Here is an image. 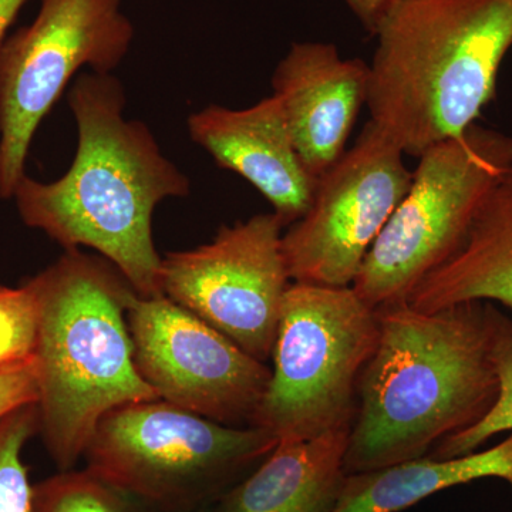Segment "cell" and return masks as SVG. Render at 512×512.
Masks as SVG:
<instances>
[{
  "label": "cell",
  "mask_w": 512,
  "mask_h": 512,
  "mask_svg": "<svg viewBox=\"0 0 512 512\" xmlns=\"http://www.w3.org/2000/svg\"><path fill=\"white\" fill-rule=\"evenodd\" d=\"M373 37L370 120L419 158L494 100L512 49V0H392Z\"/></svg>",
  "instance_id": "3"
},
{
  "label": "cell",
  "mask_w": 512,
  "mask_h": 512,
  "mask_svg": "<svg viewBox=\"0 0 512 512\" xmlns=\"http://www.w3.org/2000/svg\"><path fill=\"white\" fill-rule=\"evenodd\" d=\"M25 3L26 0H0V46H2L6 30L12 25Z\"/></svg>",
  "instance_id": "23"
},
{
  "label": "cell",
  "mask_w": 512,
  "mask_h": 512,
  "mask_svg": "<svg viewBox=\"0 0 512 512\" xmlns=\"http://www.w3.org/2000/svg\"><path fill=\"white\" fill-rule=\"evenodd\" d=\"M343 2L348 5L350 12L356 16L363 29L370 36H375L377 26L392 0H343Z\"/></svg>",
  "instance_id": "22"
},
{
  "label": "cell",
  "mask_w": 512,
  "mask_h": 512,
  "mask_svg": "<svg viewBox=\"0 0 512 512\" xmlns=\"http://www.w3.org/2000/svg\"><path fill=\"white\" fill-rule=\"evenodd\" d=\"M284 228L274 212L258 214L222 227L210 244L167 252L161 292L265 363L292 284L282 254Z\"/></svg>",
  "instance_id": "10"
},
{
  "label": "cell",
  "mask_w": 512,
  "mask_h": 512,
  "mask_svg": "<svg viewBox=\"0 0 512 512\" xmlns=\"http://www.w3.org/2000/svg\"><path fill=\"white\" fill-rule=\"evenodd\" d=\"M350 429L281 441L254 473L221 495L215 512H333L348 473Z\"/></svg>",
  "instance_id": "15"
},
{
  "label": "cell",
  "mask_w": 512,
  "mask_h": 512,
  "mask_svg": "<svg viewBox=\"0 0 512 512\" xmlns=\"http://www.w3.org/2000/svg\"><path fill=\"white\" fill-rule=\"evenodd\" d=\"M39 373L36 357L29 362L0 369V420L39 403Z\"/></svg>",
  "instance_id": "21"
},
{
  "label": "cell",
  "mask_w": 512,
  "mask_h": 512,
  "mask_svg": "<svg viewBox=\"0 0 512 512\" xmlns=\"http://www.w3.org/2000/svg\"><path fill=\"white\" fill-rule=\"evenodd\" d=\"M191 140L218 167L241 175L269 201L285 227L311 207L316 178L296 150L278 97H265L247 109L211 106L187 121Z\"/></svg>",
  "instance_id": "13"
},
{
  "label": "cell",
  "mask_w": 512,
  "mask_h": 512,
  "mask_svg": "<svg viewBox=\"0 0 512 512\" xmlns=\"http://www.w3.org/2000/svg\"><path fill=\"white\" fill-rule=\"evenodd\" d=\"M404 153L372 120L316 180L311 207L282 234L292 282L346 288L409 191Z\"/></svg>",
  "instance_id": "9"
},
{
  "label": "cell",
  "mask_w": 512,
  "mask_h": 512,
  "mask_svg": "<svg viewBox=\"0 0 512 512\" xmlns=\"http://www.w3.org/2000/svg\"><path fill=\"white\" fill-rule=\"evenodd\" d=\"M40 302L39 431L60 470L111 410L158 399L138 373L127 309L138 295L104 258L66 249L32 278Z\"/></svg>",
  "instance_id": "4"
},
{
  "label": "cell",
  "mask_w": 512,
  "mask_h": 512,
  "mask_svg": "<svg viewBox=\"0 0 512 512\" xmlns=\"http://www.w3.org/2000/svg\"><path fill=\"white\" fill-rule=\"evenodd\" d=\"M134 362L158 399L188 412L247 427L271 369L165 295H136L127 309Z\"/></svg>",
  "instance_id": "11"
},
{
  "label": "cell",
  "mask_w": 512,
  "mask_h": 512,
  "mask_svg": "<svg viewBox=\"0 0 512 512\" xmlns=\"http://www.w3.org/2000/svg\"><path fill=\"white\" fill-rule=\"evenodd\" d=\"M278 443L259 427L227 426L156 399L101 417L83 458L133 500L187 511L221 493Z\"/></svg>",
  "instance_id": "6"
},
{
  "label": "cell",
  "mask_w": 512,
  "mask_h": 512,
  "mask_svg": "<svg viewBox=\"0 0 512 512\" xmlns=\"http://www.w3.org/2000/svg\"><path fill=\"white\" fill-rule=\"evenodd\" d=\"M417 160L409 191L352 285L375 309L406 301L420 279L458 247L485 195L512 167V137L476 123Z\"/></svg>",
  "instance_id": "7"
},
{
  "label": "cell",
  "mask_w": 512,
  "mask_h": 512,
  "mask_svg": "<svg viewBox=\"0 0 512 512\" xmlns=\"http://www.w3.org/2000/svg\"><path fill=\"white\" fill-rule=\"evenodd\" d=\"M370 66L325 42L292 43L272 76L296 150L318 180L345 154L369 99Z\"/></svg>",
  "instance_id": "12"
},
{
  "label": "cell",
  "mask_w": 512,
  "mask_h": 512,
  "mask_svg": "<svg viewBox=\"0 0 512 512\" xmlns=\"http://www.w3.org/2000/svg\"><path fill=\"white\" fill-rule=\"evenodd\" d=\"M490 323L491 357L500 383L497 400L474 426L440 441L436 458L466 456L497 434L512 431V320L491 305Z\"/></svg>",
  "instance_id": "17"
},
{
  "label": "cell",
  "mask_w": 512,
  "mask_h": 512,
  "mask_svg": "<svg viewBox=\"0 0 512 512\" xmlns=\"http://www.w3.org/2000/svg\"><path fill=\"white\" fill-rule=\"evenodd\" d=\"M67 100L76 156L52 183L23 175L13 195L20 218L63 248L99 252L138 295H163L153 214L168 198L190 195V178L146 124L124 117L126 92L113 74H80Z\"/></svg>",
  "instance_id": "1"
},
{
  "label": "cell",
  "mask_w": 512,
  "mask_h": 512,
  "mask_svg": "<svg viewBox=\"0 0 512 512\" xmlns=\"http://www.w3.org/2000/svg\"><path fill=\"white\" fill-rule=\"evenodd\" d=\"M490 311L483 301L434 312L406 301L376 308L379 336L357 387L348 476L423 457L490 412L500 390Z\"/></svg>",
  "instance_id": "2"
},
{
  "label": "cell",
  "mask_w": 512,
  "mask_h": 512,
  "mask_svg": "<svg viewBox=\"0 0 512 512\" xmlns=\"http://www.w3.org/2000/svg\"><path fill=\"white\" fill-rule=\"evenodd\" d=\"M377 336L376 309L352 286L292 282L282 303L271 379L251 426L279 443L352 429L357 387Z\"/></svg>",
  "instance_id": "5"
},
{
  "label": "cell",
  "mask_w": 512,
  "mask_h": 512,
  "mask_svg": "<svg viewBox=\"0 0 512 512\" xmlns=\"http://www.w3.org/2000/svg\"><path fill=\"white\" fill-rule=\"evenodd\" d=\"M39 427L37 404L0 420V512H32L33 485L22 454Z\"/></svg>",
  "instance_id": "19"
},
{
  "label": "cell",
  "mask_w": 512,
  "mask_h": 512,
  "mask_svg": "<svg viewBox=\"0 0 512 512\" xmlns=\"http://www.w3.org/2000/svg\"><path fill=\"white\" fill-rule=\"evenodd\" d=\"M498 478L512 488V434L495 447L466 456L404 461L349 474L333 512H399L456 485Z\"/></svg>",
  "instance_id": "16"
},
{
  "label": "cell",
  "mask_w": 512,
  "mask_h": 512,
  "mask_svg": "<svg viewBox=\"0 0 512 512\" xmlns=\"http://www.w3.org/2000/svg\"><path fill=\"white\" fill-rule=\"evenodd\" d=\"M136 500L84 470H64L33 485L32 512H136Z\"/></svg>",
  "instance_id": "18"
},
{
  "label": "cell",
  "mask_w": 512,
  "mask_h": 512,
  "mask_svg": "<svg viewBox=\"0 0 512 512\" xmlns=\"http://www.w3.org/2000/svg\"><path fill=\"white\" fill-rule=\"evenodd\" d=\"M39 330L40 302L32 279L19 288L0 286V369L35 359Z\"/></svg>",
  "instance_id": "20"
},
{
  "label": "cell",
  "mask_w": 512,
  "mask_h": 512,
  "mask_svg": "<svg viewBox=\"0 0 512 512\" xmlns=\"http://www.w3.org/2000/svg\"><path fill=\"white\" fill-rule=\"evenodd\" d=\"M473 301L512 311V167L485 195L458 247L406 299L424 312Z\"/></svg>",
  "instance_id": "14"
},
{
  "label": "cell",
  "mask_w": 512,
  "mask_h": 512,
  "mask_svg": "<svg viewBox=\"0 0 512 512\" xmlns=\"http://www.w3.org/2000/svg\"><path fill=\"white\" fill-rule=\"evenodd\" d=\"M134 26L121 0H42L32 25L0 46V198L25 175L37 127L83 67L111 74Z\"/></svg>",
  "instance_id": "8"
}]
</instances>
